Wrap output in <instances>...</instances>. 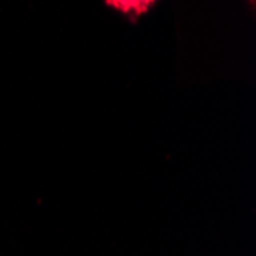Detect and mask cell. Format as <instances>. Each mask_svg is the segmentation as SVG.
I'll use <instances>...</instances> for the list:
<instances>
[{"label":"cell","mask_w":256,"mask_h":256,"mask_svg":"<svg viewBox=\"0 0 256 256\" xmlns=\"http://www.w3.org/2000/svg\"><path fill=\"white\" fill-rule=\"evenodd\" d=\"M156 0H106V5L132 17H138L150 10Z\"/></svg>","instance_id":"6da1fadb"}]
</instances>
